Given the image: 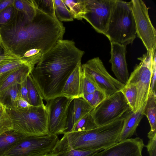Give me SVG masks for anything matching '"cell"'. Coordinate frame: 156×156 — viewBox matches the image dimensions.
Wrapping results in <instances>:
<instances>
[{
	"mask_svg": "<svg viewBox=\"0 0 156 156\" xmlns=\"http://www.w3.org/2000/svg\"><path fill=\"white\" fill-rule=\"evenodd\" d=\"M55 11L58 20L62 21H72L73 17L69 9L63 2L62 0H54Z\"/></svg>",
	"mask_w": 156,
	"mask_h": 156,
	"instance_id": "484cf974",
	"label": "cell"
},
{
	"mask_svg": "<svg viewBox=\"0 0 156 156\" xmlns=\"http://www.w3.org/2000/svg\"><path fill=\"white\" fill-rule=\"evenodd\" d=\"M42 156H60L57 154L55 153L52 151L48 153L43 155Z\"/></svg>",
	"mask_w": 156,
	"mask_h": 156,
	"instance_id": "60d3db41",
	"label": "cell"
},
{
	"mask_svg": "<svg viewBox=\"0 0 156 156\" xmlns=\"http://www.w3.org/2000/svg\"><path fill=\"white\" fill-rule=\"evenodd\" d=\"M14 0H0V12L6 8L13 5Z\"/></svg>",
	"mask_w": 156,
	"mask_h": 156,
	"instance_id": "f35d334b",
	"label": "cell"
},
{
	"mask_svg": "<svg viewBox=\"0 0 156 156\" xmlns=\"http://www.w3.org/2000/svg\"><path fill=\"white\" fill-rule=\"evenodd\" d=\"M155 51L147 52L138 58L141 61L131 73L126 84L135 85L137 89L136 112L146 104L150 90Z\"/></svg>",
	"mask_w": 156,
	"mask_h": 156,
	"instance_id": "5b68a950",
	"label": "cell"
},
{
	"mask_svg": "<svg viewBox=\"0 0 156 156\" xmlns=\"http://www.w3.org/2000/svg\"><path fill=\"white\" fill-rule=\"evenodd\" d=\"M114 0H86L83 19L95 30L105 35L108 29Z\"/></svg>",
	"mask_w": 156,
	"mask_h": 156,
	"instance_id": "8fae6325",
	"label": "cell"
},
{
	"mask_svg": "<svg viewBox=\"0 0 156 156\" xmlns=\"http://www.w3.org/2000/svg\"><path fill=\"white\" fill-rule=\"evenodd\" d=\"M13 5L17 10L30 17H33L36 12L37 6L34 0H14Z\"/></svg>",
	"mask_w": 156,
	"mask_h": 156,
	"instance_id": "cb8c5ba5",
	"label": "cell"
},
{
	"mask_svg": "<svg viewBox=\"0 0 156 156\" xmlns=\"http://www.w3.org/2000/svg\"><path fill=\"white\" fill-rule=\"evenodd\" d=\"M90 112L79 120L73 126L70 132L88 130L98 127Z\"/></svg>",
	"mask_w": 156,
	"mask_h": 156,
	"instance_id": "4316f807",
	"label": "cell"
},
{
	"mask_svg": "<svg viewBox=\"0 0 156 156\" xmlns=\"http://www.w3.org/2000/svg\"><path fill=\"white\" fill-rule=\"evenodd\" d=\"M26 136L12 130L0 135V156H3L12 147Z\"/></svg>",
	"mask_w": 156,
	"mask_h": 156,
	"instance_id": "d6986e66",
	"label": "cell"
},
{
	"mask_svg": "<svg viewBox=\"0 0 156 156\" xmlns=\"http://www.w3.org/2000/svg\"><path fill=\"white\" fill-rule=\"evenodd\" d=\"M37 7L46 13L56 16L54 0H35Z\"/></svg>",
	"mask_w": 156,
	"mask_h": 156,
	"instance_id": "d6a6232c",
	"label": "cell"
},
{
	"mask_svg": "<svg viewBox=\"0 0 156 156\" xmlns=\"http://www.w3.org/2000/svg\"><path fill=\"white\" fill-rule=\"evenodd\" d=\"M34 68L27 64L0 75V93L14 84H20L31 73Z\"/></svg>",
	"mask_w": 156,
	"mask_h": 156,
	"instance_id": "2e32d148",
	"label": "cell"
},
{
	"mask_svg": "<svg viewBox=\"0 0 156 156\" xmlns=\"http://www.w3.org/2000/svg\"><path fill=\"white\" fill-rule=\"evenodd\" d=\"M146 104L135 112L129 110L122 115L124 122L119 137V142L130 138L136 133V128L143 117V111Z\"/></svg>",
	"mask_w": 156,
	"mask_h": 156,
	"instance_id": "e0dca14e",
	"label": "cell"
},
{
	"mask_svg": "<svg viewBox=\"0 0 156 156\" xmlns=\"http://www.w3.org/2000/svg\"><path fill=\"white\" fill-rule=\"evenodd\" d=\"M156 95L150 90L146 105L143 111L144 115L147 118L151 127L150 130L147 133L148 138L156 135Z\"/></svg>",
	"mask_w": 156,
	"mask_h": 156,
	"instance_id": "ac0fdd59",
	"label": "cell"
},
{
	"mask_svg": "<svg viewBox=\"0 0 156 156\" xmlns=\"http://www.w3.org/2000/svg\"><path fill=\"white\" fill-rule=\"evenodd\" d=\"M112 70L116 79L124 84L126 83L129 74L126 59V46L117 43L111 42Z\"/></svg>",
	"mask_w": 156,
	"mask_h": 156,
	"instance_id": "4fadbf2b",
	"label": "cell"
},
{
	"mask_svg": "<svg viewBox=\"0 0 156 156\" xmlns=\"http://www.w3.org/2000/svg\"><path fill=\"white\" fill-rule=\"evenodd\" d=\"M145 145L139 137L126 139L96 154L94 156H142Z\"/></svg>",
	"mask_w": 156,
	"mask_h": 156,
	"instance_id": "7c38bea8",
	"label": "cell"
},
{
	"mask_svg": "<svg viewBox=\"0 0 156 156\" xmlns=\"http://www.w3.org/2000/svg\"><path fill=\"white\" fill-rule=\"evenodd\" d=\"M44 54L41 50L33 49L26 52L21 58L34 68Z\"/></svg>",
	"mask_w": 156,
	"mask_h": 156,
	"instance_id": "f546056e",
	"label": "cell"
},
{
	"mask_svg": "<svg viewBox=\"0 0 156 156\" xmlns=\"http://www.w3.org/2000/svg\"><path fill=\"white\" fill-rule=\"evenodd\" d=\"M73 19L82 20L85 13L86 0H62Z\"/></svg>",
	"mask_w": 156,
	"mask_h": 156,
	"instance_id": "7402d4cb",
	"label": "cell"
},
{
	"mask_svg": "<svg viewBox=\"0 0 156 156\" xmlns=\"http://www.w3.org/2000/svg\"><path fill=\"white\" fill-rule=\"evenodd\" d=\"M125 96L129 107L133 112H136L137 89L133 84H125L120 90Z\"/></svg>",
	"mask_w": 156,
	"mask_h": 156,
	"instance_id": "d4e9b609",
	"label": "cell"
},
{
	"mask_svg": "<svg viewBox=\"0 0 156 156\" xmlns=\"http://www.w3.org/2000/svg\"><path fill=\"white\" fill-rule=\"evenodd\" d=\"M81 66L83 72L96 83L107 97L120 91L124 86L109 73L98 57L89 60Z\"/></svg>",
	"mask_w": 156,
	"mask_h": 156,
	"instance_id": "9c48e42d",
	"label": "cell"
},
{
	"mask_svg": "<svg viewBox=\"0 0 156 156\" xmlns=\"http://www.w3.org/2000/svg\"><path fill=\"white\" fill-rule=\"evenodd\" d=\"M10 117L12 130L26 136H42L49 134L48 128V112L45 105L33 106L25 109L5 105Z\"/></svg>",
	"mask_w": 156,
	"mask_h": 156,
	"instance_id": "277c9868",
	"label": "cell"
},
{
	"mask_svg": "<svg viewBox=\"0 0 156 156\" xmlns=\"http://www.w3.org/2000/svg\"><path fill=\"white\" fill-rule=\"evenodd\" d=\"M135 19L137 36L140 38L147 52L156 48V31L149 17L148 8L141 0L130 1Z\"/></svg>",
	"mask_w": 156,
	"mask_h": 156,
	"instance_id": "ba28073f",
	"label": "cell"
},
{
	"mask_svg": "<svg viewBox=\"0 0 156 156\" xmlns=\"http://www.w3.org/2000/svg\"><path fill=\"white\" fill-rule=\"evenodd\" d=\"M5 55L4 51L0 44V62L4 58Z\"/></svg>",
	"mask_w": 156,
	"mask_h": 156,
	"instance_id": "ab89813d",
	"label": "cell"
},
{
	"mask_svg": "<svg viewBox=\"0 0 156 156\" xmlns=\"http://www.w3.org/2000/svg\"><path fill=\"white\" fill-rule=\"evenodd\" d=\"M97 90H101L96 83L83 72L81 97L84 94L91 93Z\"/></svg>",
	"mask_w": 156,
	"mask_h": 156,
	"instance_id": "1f68e13d",
	"label": "cell"
},
{
	"mask_svg": "<svg viewBox=\"0 0 156 156\" xmlns=\"http://www.w3.org/2000/svg\"><path fill=\"white\" fill-rule=\"evenodd\" d=\"M26 84L29 103L35 106L44 105L41 93L31 73L27 77Z\"/></svg>",
	"mask_w": 156,
	"mask_h": 156,
	"instance_id": "ffe728a7",
	"label": "cell"
},
{
	"mask_svg": "<svg viewBox=\"0 0 156 156\" xmlns=\"http://www.w3.org/2000/svg\"><path fill=\"white\" fill-rule=\"evenodd\" d=\"M27 79L20 84L19 92L22 98L29 102L26 84Z\"/></svg>",
	"mask_w": 156,
	"mask_h": 156,
	"instance_id": "74e56055",
	"label": "cell"
},
{
	"mask_svg": "<svg viewBox=\"0 0 156 156\" xmlns=\"http://www.w3.org/2000/svg\"><path fill=\"white\" fill-rule=\"evenodd\" d=\"M59 140L56 135L26 136L3 156H42L51 152Z\"/></svg>",
	"mask_w": 156,
	"mask_h": 156,
	"instance_id": "8992f818",
	"label": "cell"
},
{
	"mask_svg": "<svg viewBox=\"0 0 156 156\" xmlns=\"http://www.w3.org/2000/svg\"><path fill=\"white\" fill-rule=\"evenodd\" d=\"M82 98L94 108L105 99L107 97L102 91L97 90L92 93L84 94Z\"/></svg>",
	"mask_w": 156,
	"mask_h": 156,
	"instance_id": "4dcf8cb0",
	"label": "cell"
},
{
	"mask_svg": "<svg viewBox=\"0 0 156 156\" xmlns=\"http://www.w3.org/2000/svg\"><path fill=\"white\" fill-rule=\"evenodd\" d=\"M103 150L99 149L82 151L63 147L56 144L52 151L60 156H94Z\"/></svg>",
	"mask_w": 156,
	"mask_h": 156,
	"instance_id": "603a6c76",
	"label": "cell"
},
{
	"mask_svg": "<svg viewBox=\"0 0 156 156\" xmlns=\"http://www.w3.org/2000/svg\"><path fill=\"white\" fill-rule=\"evenodd\" d=\"M12 124L6 105L0 102V135L12 129Z\"/></svg>",
	"mask_w": 156,
	"mask_h": 156,
	"instance_id": "f1b7e54d",
	"label": "cell"
},
{
	"mask_svg": "<svg viewBox=\"0 0 156 156\" xmlns=\"http://www.w3.org/2000/svg\"><path fill=\"white\" fill-rule=\"evenodd\" d=\"M124 122L122 116L90 130L66 132L57 144L82 151L104 150L119 142Z\"/></svg>",
	"mask_w": 156,
	"mask_h": 156,
	"instance_id": "7a4b0ae2",
	"label": "cell"
},
{
	"mask_svg": "<svg viewBox=\"0 0 156 156\" xmlns=\"http://www.w3.org/2000/svg\"><path fill=\"white\" fill-rule=\"evenodd\" d=\"M31 106L28 102L22 98L19 92L16 102V106L15 108L23 109L27 108Z\"/></svg>",
	"mask_w": 156,
	"mask_h": 156,
	"instance_id": "d590c367",
	"label": "cell"
},
{
	"mask_svg": "<svg viewBox=\"0 0 156 156\" xmlns=\"http://www.w3.org/2000/svg\"><path fill=\"white\" fill-rule=\"evenodd\" d=\"M81 62L67 79L62 91V96L68 99L81 97L83 71Z\"/></svg>",
	"mask_w": 156,
	"mask_h": 156,
	"instance_id": "9a60e30c",
	"label": "cell"
},
{
	"mask_svg": "<svg viewBox=\"0 0 156 156\" xmlns=\"http://www.w3.org/2000/svg\"><path fill=\"white\" fill-rule=\"evenodd\" d=\"M105 35L110 42L126 46L132 43L137 34L130 2L114 0Z\"/></svg>",
	"mask_w": 156,
	"mask_h": 156,
	"instance_id": "3957f363",
	"label": "cell"
},
{
	"mask_svg": "<svg viewBox=\"0 0 156 156\" xmlns=\"http://www.w3.org/2000/svg\"><path fill=\"white\" fill-rule=\"evenodd\" d=\"M20 84L16 83L0 93V102L5 104L6 100L10 98L12 107H16L19 94Z\"/></svg>",
	"mask_w": 156,
	"mask_h": 156,
	"instance_id": "83f0119b",
	"label": "cell"
},
{
	"mask_svg": "<svg viewBox=\"0 0 156 156\" xmlns=\"http://www.w3.org/2000/svg\"><path fill=\"white\" fill-rule=\"evenodd\" d=\"M72 99L59 96L46 101L50 134H64L67 129L68 111Z\"/></svg>",
	"mask_w": 156,
	"mask_h": 156,
	"instance_id": "30bf717a",
	"label": "cell"
},
{
	"mask_svg": "<svg viewBox=\"0 0 156 156\" xmlns=\"http://www.w3.org/2000/svg\"><path fill=\"white\" fill-rule=\"evenodd\" d=\"M129 110L125 96L120 91L107 97L90 112L96 124L100 126L121 117Z\"/></svg>",
	"mask_w": 156,
	"mask_h": 156,
	"instance_id": "52a82bcc",
	"label": "cell"
},
{
	"mask_svg": "<svg viewBox=\"0 0 156 156\" xmlns=\"http://www.w3.org/2000/svg\"><path fill=\"white\" fill-rule=\"evenodd\" d=\"M5 53L4 58L0 62V75L28 64L20 57Z\"/></svg>",
	"mask_w": 156,
	"mask_h": 156,
	"instance_id": "44dd1931",
	"label": "cell"
},
{
	"mask_svg": "<svg viewBox=\"0 0 156 156\" xmlns=\"http://www.w3.org/2000/svg\"><path fill=\"white\" fill-rule=\"evenodd\" d=\"M16 10L13 5H12L0 12V26L8 23L12 18Z\"/></svg>",
	"mask_w": 156,
	"mask_h": 156,
	"instance_id": "836d02e7",
	"label": "cell"
},
{
	"mask_svg": "<svg viewBox=\"0 0 156 156\" xmlns=\"http://www.w3.org/2000/svg\"><path fill=\"white\" fill-rule=\"evenodd\" d=\"M149 139L147 144L145 146L147 148L149 156H156V135Z\"/></svg>",
	"mask_w": 156,
	"mask_h": 156,
	"instance_id": "e575fe53",
	"label": "cell"
},
{
	"mask_svg": "<svg viewBox=\"0 0 156 156\" xmlns=\"http://www.w3.org/2000/svg\"><path fill=\"white\" fill-rule=\"evenodd\" d=\"M93 108L82 98L73 99L69 108L67 120L68 128L66 132H70L73 126L79 120L90 112Z\"/></svg>",
	"mask_w": 156,
	"mask_h": 156,
	"instance_id": "5bb4252c",
	"label": "cell"
},
{
	"mask_svg": "<svg viewBox=\"0 0 156 156\" xmlns=\"http://www.w3.org/2000/svg\"><path fill=\"white\" fill-rule=\"evenodd\" d=\"M65 32L63 23L56 16L37 7L32 17L16 10L11 20L0 26V44L5 52L20 58L33 49L44 54L62 39Z\"/></svg>",
	"mask_w": 156,
	"mask_h": 156,
	"instance_id": "6da1fadb",
	"label": "cell"
},
{
	"mask_svg": "<svg viewBox=\"0 0 156 156\" xmlns=\"http://www.w3.org/2000/svg\"><path fill=\"white\" fill-rule=\"evenodd\" d=\"M156 57H154L153 65V73L151 80L150 90L156 94Z\"/></svg>",
	"mask_w": 156,
	"mask_h": 156,
	"instance_id": "8d00e7d4",
	"label": "cell"
}]
</instances>
